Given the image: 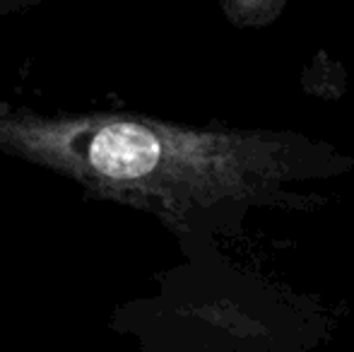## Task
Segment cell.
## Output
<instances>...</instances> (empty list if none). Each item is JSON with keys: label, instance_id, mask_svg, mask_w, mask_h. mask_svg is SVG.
I'll use <instances>...</instances> for the list:
<instances>
[{"label": "cell", "instance_id": "1", "mask_svg": "<svg viewBox=\"0 0 354 352\" xmlns=\"http://www.w3.org/2000/svg\"><path fill=\"white\" fill-rule=\"evenodd\" d=\"M0 152L154 217L183 256L241 239L256 210H321L316 183L354 169V155L297 131L15 104H0Z\"/></svg>", "mask_w": 354, "mask_h": 352}, {"label": "cell", "instance_id": "4", "mask_svg": "<svg viewBox=\"0 0 354 352\" xmlns=\"http://www.w3.org/2000/svg\"><path fill=\"white\" fill-rule=\"evenodd\" d=\"M37 3H41V0H0V22L12 17V15H19L24 10L34 8Z\"/></svg>", "mask_w": 354, "mask_h": 352}, {"label": "cell", "instance_id": "2", "mask_svg": "<svg viewBox=\"0 0 354 352\" xmlns=\"http://www.w3.org/2000/svg\"><path fill=\"white\" fill-rule=\"evenodd\" d=\"M154 285L111 314L147 352H306L333 335L321 302L234 266L222 246L183 256Z\"/></svg>", "mask_w": 354, "mask_h": 352}, {"label": "cell", "instance_id": "3", "mask_svg": "<svg viewBox=\"0 0 354 352\" xmlns=\"http://www.w3.org/2000/svg\"><path fill=\"white\" fill-rule=\"evenodd\" d=\"M227 22L236 29H266L282 17L287 0H217Z\"/></svg>", "mask_w": 354, "mask_h": 352}]
</instances>
